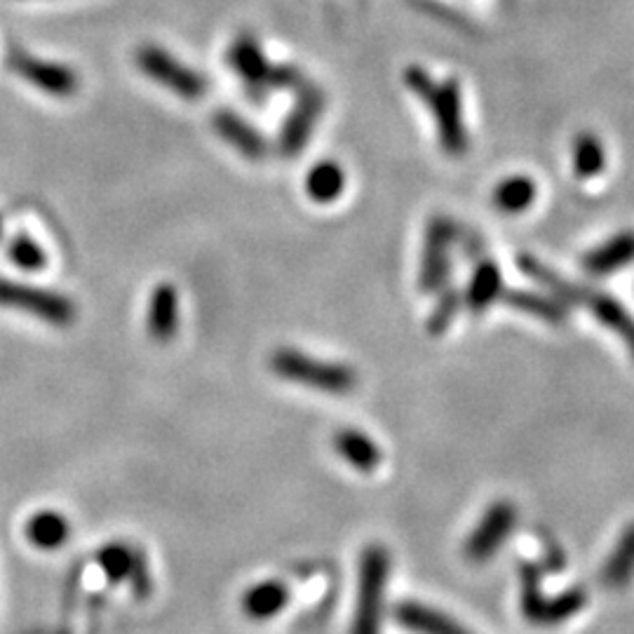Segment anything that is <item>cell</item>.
I'll list each match as a JSON object with an SVG mask.
<instances>
[{
    "label": "cell",
    "mask_w": 634,
    "mask_h": 634,
    "mask_svg": "<svg viewBox=\"0 0 634 634\" xmlns=\"http://www.w3.org/2000/svg\"><path fill=\"white\" fill-rule=\"evenodd\" d=\"M571 158H574V172L578 179H595L597 174L604 172L607 167V151L604 144L592 132H580L574 139L571 146Z\"/></svg>",
    "instance_id": "25"
},
{
    "label": "cell",
    "mask_w": 634,
    "mask_h": 634,
    "mask_svg": "<svg viewBox=\"0 0 634 634\" xmlns=\"http://www.w3.org/2000/svg\"><path fill=\"white\" fill-rule=\"evenodd\" d=\"M582 271L592 278H607L634 263V230H623L582 257Z\"/></svg>",
    "instance_id": "14"
},
{
    "label": "cell",
    "mask_w": 634,
    "mask_h": 634,
    "mask_svg": "<svg viewBox=\"0 0 634 634\" xmlns=\"http://www.w3.org/2000/svg\"><path fill=\"white\" fill-rule=\"evenodd\" d=\"M393 615L399 625L414 634H471L449 615L419 602H399Z\"/></svg>",
    "instance_id": "15"
},
{
    "label": "cell",
    "mask_w": 634,
    "mask_h": 634,
    "mask_svg": "<svg viewBox=\"0 0 634 634\" xmlns=\"http://www.w3.org/2000/svg\"><path fill=\"white\" fill-rule=\"evenodd\" d=\"M574 306L588 308V313L595 317V320L599 325H604L607 329H611L615 337H619L627 346L630 355L634 358V317L619 302V298H613L611 294H604L602 290H590V287L576 285Z\"/></svg>",
    "instance_id": "12"
},
{
    "label": "cell",
    "mask_w": 634,
    "mask_h": 634,
    "mask_svg": "<svg viewBox=\"0 0 634 634\" xmlns=\"http://www.w3.org/2000/svg\"><path fill=\"white\" fill-rule=\"evenodd\" d=\"M325 92L313 86V82H304L302 88L296 90V104L285 118V125L280 129V154L282 156H298L308 146L315 125L320 121V115L325 111Z\"/></svg>",
    "instance_id": "8"
},
{
    "label": "cell",
    "mask_w": 634,
    "mask_h": 634,
    "mask_svg": "<svg viewBox=\"0 0 634 634\" xmlns=\"http://www.w3.org/2000/svg\"><path fill=\"white\" fill-rule=\"evenodd\" d=\"M517 508L510 500H496V503L482 514V520L465 541V559L473 564H487L510 539L517 524Z\"/></svg>",
    "instance_id": "9"
},
{
    "label": "cell",
    "mask_w": 634,
    "mask_h": 634,
    "mask_svg": "<svg viewBox=\"0 0 634 634\" xmlns=\"http://www.w3.org/2000/svg\"><path fill=\"white\" fill-rule=\"evenodd\" d=\"M520 586H522V611L527 621L533 625H559L588 604V595L582 588H569L557 597L543 595L541 569L536 564L520 566Z\"/></svg>",
    "instance_id": "4"
},
{
    "label": "cell",
    "mask_w": 634,
    "mask_h": 634,
    "mask_svg": "<svg viewBox=\"0 0 634 634\" xmlns=\"http://www.w3.org/2000/svg\"><path fill=\"white\" fill-rule=\"evenodd\" d=\"M333 446L341 454V458L353 465L360 473H372L381 465V449L374 444L370 435H364L360 430L343 428L333 438Z\"/></svg>",
    "instance_id": "20"
},
{
    "label": "cell",
    "mask_w": 634,
    "mask_h": 634,
    "mask_svg": "<svg viewBox=\"0 0 634 634\" xmlns=\"http://www.w3.org/2000/svg\"><path fill=\"white\" fill-rule=\"evenodd\" d=\"M539 186L527 174H512L498 181L491 191V205L503 214H522L536 203Z\"/></svg>",
    "instance_id": "21"
},
{
    "label": "cell",
    "mask_w": 634,
    "mask_h": 634,
    "mask_svg": "<svg viewBox=\"0 0 634 634\" xmlns=\"http://www.w3.org/2000/svg\"><path fill=\"white\" fill-rule=\"evenodd\" d=\"M8 66H10V71H14L16 76L24 78L33 88H38L45 94L71 97L78 92V73L71 69V66L38 59L16 47L10 49Z\"/></svg>",
    "instance_id": "11"
},
{
    "label": "cell",
    "mask_w": 634,
    "mask_h": 634,
    "mask_svg": "<svg viewBox=\"0 0 634 634\" xmlns=\"http://www.w3.org/2000/svg\"><path fill=\"white\" fill-rule=\"evenodd\" d=\"M181 315H179V294L170 285V282H162L151 294V302H148V333L156 341H170L174 339V333L179 329Z\"/></svg>",
    "instance_id": "16"
},
{
    "label": "cell",
    "mask_w": 634,
    "mask_h": 634,
    "mask_svg": "<svg viewBox=\"0 0 634 634\" xmlns=\"http://www.w3.org/2000/svg\"><path fill=\"white\" fill-rule=\"evenodd\" d=\"M0 236H3V219H0Z\"/></svg>",
    "instance_id": "31"
},
{
    "label": "cell",
    "mask_w": 634,
    "mask_h": 634,
    "mask_svg": "<svg viewBox=\"0 0 634 634\" xmlns=\"http://www.w3.org/2000/svg\"><path fill=\"white\" fill-rule=\"evenodd\" d=\"M212 125L216 129V135L236 148V151H240L245 158L261 160L265 154H269V141H265L261 132L249 125L236 111H228V109L216 111Z\"/></svg>",
    "instance_id": "13"
},
{
    "label": "cell",
    "mask_w": 634,
    "mask_h": 634,
    "mask_svg": "<svg viewBox=\"0 0 634 634\" xmlns=\"http://www.w3.org/2000/svg\"><path fill=\"white\" fill-rule=\"evenodd\" d=\"M500 296H503V302L512 310L531 315V317H539V320L550 322V325H562L566 317H569L566 304H562L559 298H555L553 294L531 292V290H508Z\"/></svg>",
    "instance_id": "19"
},
{
    "label": "cell",
    "mask_w": 634,
    "mask_h": 634,
    "mask_svg": "<svg viewBox=\"0 0 634 634\" xmlns=\"http://www.w3.org/2000/svg\"><path fill=\"white\" fill-rule=\"evenodd\" d=\"M8 254H10L12 263L20 265V269H24V271H41V269H45V263H47L43 247L36 240H31L26 233H20V236L10 242Z\"/></svg>",
    "instance_id": "28"
},
{
    "label": "cell",
    "mask_w": 634,
    "mask_h": 634,
    "mask_svg": "<svg viewBox=\"0 0 634 634\" xmlns=\"http://www.w3.org/2000/svg\"><path fill=\"white\" fill-rule=\"evenodd\" d=\"M388 578H390L388 550L383 545H366L360 557L358 599L350 634H381Z\"/></svg>",
    "instance_id": "3"
},
{
    "label": "cell",
    "mask_w": 634,
    "mask_h": 634,
    "mask_svg": "<svg viewBox=\"0 0 634 634\" xmlns=\"http://www.w3.org/2000/svg\"><path fill=\"white\" fill-rule=\"evenodd\" d=\"M458 240V228L446 216H432L426 226L421 269H419V287L426 294L440 292L452 271V249Z\"/></svg>",
    "instance_id": "7"
},
{
    "label": "cell",
    "mask_w": 634,
    "mask_h": 634,
    "mask_svg": "<svg viewBox=\"0 0 634 634\" xmlns=\"http://www.w3.org/2000/svg\"><path fill=\"white\" fill-rule=\"evenodd\" d=\"M346 189V172L339 162L322 160L310 167L306 174V193L310 200L320 205H329Z\"/></svg>",
    "instance_id": "24"
},
{
    "label": "cell",
    "mask_w": 634,
    "mask_h": 634,
    "mask_svg": "<svg viewBox=\"0 0 634 634\" xmlns=\"http://www.w3.org/2000/svg\"><path fill=\"white\" fill-rule=\"evenodd\" d=\"M0 306L29 313L38 317V320L57 327L71 325L76 317V306L71 298H66L53 290H41L5 278H0Z\"/></svg>",
    "instance_id": "6"
},
{
    "label": "cell",
    "mask_w": 634,
    "mask_h": 634,
    "mask_svg": "<svg viewBox=\"0 0 634 634\" xmlns=\"http://www.w3.org/2000/svg\"><path fill=\"white\" fill-rule=\"evenodd\" d=\"M135 547H129L127 543H109L102 550H99L97 562L102 566L104 576L111 582H123L129 576L132 562H135Z\"/></svg>",
    "instance_id": "26"
},
{
    "label": "cell",
    "mask_w": 634,
    "mask_h": 634,
    "mask_svg": "<svg viewBox=\"0 0 634 634\" xmlns=\"http://www.w3.org/2000/svg\"><path fill=\"white\" fill-rule=\"evenodd\" d=\"M271 370L280 378L302 383L306 388L327 395H348L358 386V374L353 372V366L313 358L294 348L275 350L271 355Z\"/></svg>",
    "instance_id": "2"
},
{
    "label": "cell",
    "mask_w": 634,
    "mask_h": 634,
    "mask_svg": "<svg viewBox=\"0 0 634 634\" xmlns=\"http://www.w3.org/2000/svg\"><path fill=\"white\" fill-rule=\"evenodd\" d=\"M500 294H503V273H500L498 263L491 259H482L475 265V273L465 287L463 304L468 306L473 315H482L491 304H496Z\"/></svg>",
    "instance_id": "17"
},
{
    "label": "cell",
    "mask_w": 634,
    "mask_h": 634,
    "mask_svg": "<svg viewBox=\"0 0 634 634\" xmlns=\"http://www.w3.org/2000/svg\"><path fill=\"white\" fill-rule=\"evenodd\" d=\"M135 59L141 73L181 99H200L207 94L205 76L193 71L191 66L179 61L158 45H141Z\"/></svg>",
    "instance_id": "5"
},
{
    "label": "cell",
    "mask_w": 634,
    "mask_h": 634,
    "mask_svg": "<svg viewBox=\"0 0 634 634\" xmlns=\"http://www.w3.org/2000/svg\"><path fill=\"white\" fill-rule=\"evenodd\" d=\"M26 541L38 550H57L71 536V524L55 510H41L24 527Z\"/></svg>",
    "instance_id": "23"
},
{
    "label": "cell",
    "mask_w": 634,
    "mask_h": 634,
    "mask_svg": "<svg viewBox=\"0 0 634 634\" xmlns=\"http://www.w3.org/2000/svg\"><path fill=\"white\" fill-rule=\"evenodd\" d=\"M602 586L623 590L634 580V524H630L602 566Z\"/></svg>",
    "instance_id": "22"
},
{
    "label": "cell",
    "mask_w": 634,
    "mask_h": 634,
    "mask_svg": "<svg viewBox=\"0 0 634 634\" xmlns=\"http://www.w3.org/2000/svg\"><path fill=\"white\" fill-rule=\"evenodd\" d=\"M127 582H129V588H132V592H135L137 599H146L148 592H151V574H148L146 557H144V553H139V550L135 553V562H132Z\"/></svg>",
    "instance_id": "30"
},
{
    "label": "cell",
    "mask_w": 634,
    "mask_h": 634,
    "mask_svg": "<svg viewBox=\"0 0 634 634\" xmlns=\"http://www.w3.org/2000/svg\"><path fill=\"white\" fill-rule=\"evenodd\" d=\"M461 306H463V294L456 287L444 285L440 290L435 308H432L428 317V331L432 333V337H440V333L449 329V325H452L456 320V315L461 313Z\"/></svg>",
    "instance_id": "27"
},
{
    "label": "cell",
    "mask_w": 634,
    "mask_h": 634,
    "mask_svg": "<svg viewBox=\"0 0 634 634\" xmlns=\"http://www.w3.org/2000/svg\"><path fill=\"white\" fill-rule=\"evenodd\" d=\"M290 588L282 580H261L242 597V611L252 621H271L287 607Z\"/></svg>",
    "instance_id": "18"
},
{
    "label": "cell",
    "mask_w": 634,
    "mask_h": 634,
    "mask_svg": "<svg viewBox=\"0 0 634 634\" xmlns=\"http://www.w3.org/2000/svg\"><path fill=\"white\" fill-rule=\"evenodd\" d=\"M403 78L407 90L428 106L442 151L449 158H463L468 154L471 137L468 127H465L461 82L456 78L435 80L419 64L407 66Z\"/></svg>",
    "instance_id": "1"
},
{
    "label": "cell",
    "mask_w": 634,
    "mask_h": 634,
    "mask_svg": "<svg viewBox=\"0 0 634 634\" xmlns=\"http://www.w3.org/2000/svg\"><path fill=\"white\" fill-rule=\"evenodd\" d=\"M228 64L242 80L247 97L263 104L265 97L273 92L271 88V71L273 64L265 59L261 43L252 33H240V36L228 47Z\"/></svg>",
    "instance_id": "10"
},
{
    "label": "cell",
    "mask_w": 634,
    "mask_h": 634,
    "mask_svg": "<svg viewBox=\"0 0 634 634\" xmlns=\"http://www.w3.org/2000/svg\"><path fill=\"white\" fill-rule=\"evenodd\" d=\"M306 82V76L302 69H296L294 64H273L271 71V88L275 90H298Z\"/></svg>",
    "instance_id": "29"
}]
</instances>
